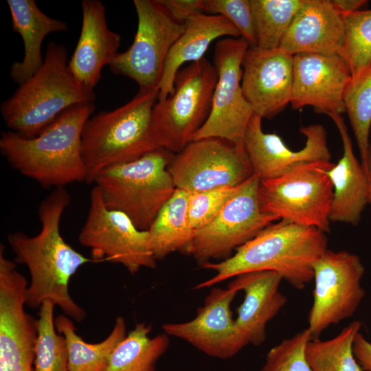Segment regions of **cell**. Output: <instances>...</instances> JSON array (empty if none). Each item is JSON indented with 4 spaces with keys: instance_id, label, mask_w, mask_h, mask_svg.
I'll list each match as a JSON object with an SVG mask.
<instances>
[{
    "instance_id": "18",
    "label": "cell",
    "mask_w": 371,
    "mask_h": 371,
    "mask_svg": "<svg viewBox=\"0 0 371 371\" xmlns=\"http://www.w3.org/2000/svg\"><path fill=\"white\" fill-rule=\"evenodd\" d=\"M242 89L254 113L271 119L290 104L293 56L279 48L249 47L243 63Z\"/></svg>"
},
{
    "instance_id": "23",
    "label": "cell",
    "mask_w": 371,
    "mask_h": 371,
    "mask_svg": "<svg viewBox=\"0 0 371 371\" xmlns=\"http://www.w3.org/2000/svg\"><path fill=\"white\" fill-rule=\"evenodd\" d=\"M183 33L172 46L164 67L159 85V100L174 91L176 74L184 63L200 60L216 39L229 36L240 37L239 31L221 15L202 13L188 19Z\"/></svg>"
},
{
    "instance_id": "9",
    "label": "cell",
    "mask_w": 371,
    "mask_h": 371,
    "mask_svg": "<svg viewBox=\"0 0 371 371\" xmlns=\"http://www.w3.org/2000/svg\"><path fill=\"white\" fill-rule=\"evenodd\" d=\"M137 30L132 45L109 65L117 75L134 80L139 90L159 89L168 54L185 29L159 0H134Z\"/></svg>"
},
{
    "instance_id": "33",
    "label": "cell",
    "mask_w": 371,
    "mask_h": 371,
    "mask_svg": "<svg viewBox=\"0 0 371 371\" xmlns=\"http://www.w3.org/2000/svg\"><path fill=\"white\" fill-rule=\"evenodd\" d=\"M310 339L308 328L283 339L269 350L260 371H313L304 352Z\"/></svg>"
},
{
    "instance_id": "28",
    "label": "cell",
    "mask_w": 371,
    "mask_h": 371,
    "mask_svg": "<svg viewBox=\"0 0 371 371\" xmlns=\"http://www.w3.org/2000/svg\"><path fill=\"white\" fill-rule=\"evenodd\" d=\"M361 324L358 320L353 321L330 339H310L304 352L312 370L363 371L352 350L354 338Z\"/></svg>"
},
{
    "instance_id": "36",
    "label": "cell",
    "mask_w": 371,
    "mask_h": 371,
    "mask_svg": "<svg viewBox=\"0 0 371 371\" xmlns=\"http://www.w3.org/2000/svg\"><path fill=\"white\" fill-rule=\"evenodd\" d=\"M176 21L184 24L190 18L205 13V0H159Z\"/></svg>"
},
{
    "instance_id": "24",
    "label": "cell",
    "mask_w": 371,
    "mask_h": 371,
    "mask_svg": "<svg viewBox=\"0 0 371 371\" xmlns=\"http://www.w3.org/2000/svg\"><path fill=\"white\" fill-rule=\"evenodd\" d=\"M12 18L13 31L23 41L24 56L14 63L10 77L19 85L30 79L42 66V44L44 38L53 32L67 30V23L43 12L34 0H7Z\"/></svg>"
},
{
    "instance_id": "14",
    "label": "cell",
    "mask_w": 371,
    "mask_h": 371,
    "mask_svg": "<svg viewBox=\"0 0 371 371\" xmlns=\"http://www.w3.org/2000/svg\"><path fill=\"white\" fill-rule=\"evenodd\" d=\"M249 43L242 37L218 41L214 61L218 74L210 113L193 141L218 137L243 143L254 111L242 89V63Z\"/></svg>"
},
{
    "instance_id": "4",
    "label": "cell",
    "mask_w": 371,
    "mask_h": 371,
    "mask_svg": "<svg viewBox=\"0 0 371 371\" xmlns=\"http://www.w3.org/2000/svg\"><path fill=\"white\" fill-rule=\"evenodd\" d=\"M68 63L67 49L49 42L40 69L1 105L2 118L11 131L33 138L67 109L93 102V91L77 80Z\"/></svg>"
},
{
    "instance_id": "19",
    "label": "cell",
    "mask_w": 371,
    "mask_h": 371,
    "mask_svg": "<svg viewBox=\"0 0 371 371\" xmlns=\"http://www.w3.org/2000/svg\"><path fill=\"white\" fill-rule=\"evenodd\" d=\"M282 280L277 272L260 271L240 274L231 281L245 293L235 319L243 348L248 344L258 346L265 341L267 324L287 302L280 291Z\"/></svg>"
},
{
    "instance_id": "30",
    "label": "cell",
    "mask_w": 371,
    "mask_h": 371,
    "mask_svg": "<svg viewBox=\"0 0 371 371\" xmlns=\"http://www.w3.org/2000/svg\"><path fill=\"white\" fill-rule=\"evenodd\" d=\"M54 307L47 300L39 308L34 371H69L66 341L56 329Z\"/></svg>"
},
{
    "instance_id": "21",
    "label": "cell",
    "mask_w": 371,
    "mask_h": 371,
    "mask_svg": "<svg viewBox=\"0 0 371 371\" xmlns=\"http://www.w3.org/2000/svg\"><path fill=\"white\" fill-rule=\"evenodd\" d=\"M344 42L342 16L330 0H303L280 48L298 54H339Z\"/></svg>"
},
{
    "instance_id": "7",
    "label": "cell",
    "mask_w": 371,
    "mask_h": 371,
    "mask_svg": "<svg viewBox=\"0 0 371 371\" xmlns=\"http://www.w3.org/2000/svg\"><path fill=\"white\" fill-rule=\"evenodd\" d=\"M217 70L205 58L181 67L174 91L159 100L151 117V133L159 148L178 153L193 141L212 109Z\"/></svg>"
},
{
    "instance_id": "26",
    "label": "cell",
    "mask_w": 371,
    "mask_h": 371,
    "mask_svg": "<svg viewBox=\"0 0 371 371\" xmlns=\"http://www.w3.org/2000/svg\"><path fill=\"white\" fill-rule=\"evenodd\" d=\"M55 327L66 341L69 371H105L115 348L126 336L123 317H117L108 337L96 344L85 341L77 334L76 328L68 316L56 317Z\"/></svg>"
},
{
    "instance_id": "34",
    "label": "cell",
    "mask_w": 371,
    "mask_h": 371,
    "mask_svg": "<svg viewBox=\"0 0 371 371\" xmlns=\"http://www.w3.org/2000/svg\"><path fill=\"white\" fill-rule=\"evenodd\" d=\"M239 186L190 193L188 218L192 228L196 230L211 221L235 194Z\"/></svg>"
},
{
    "instance_id": "20",
    "label": "cell",
    "mask_w": 371,
    "mask_h": 371,
    "mask_svg": "<svg viewBox=\"0 0 371 371\" xmlns=\"http://www.w3.org/2000/svg\"><path fill=\"white\" fill-rule=\"evenodd\" d=\"M81 9V32L68 65L77 80L93 91L102 68L109 65L118 53L121 38L109 28L101 1L83 0Z\"/></svg>"
},
{
    "instance_id": "15",
    "label": "cell",
    "mask_w": 371,
    "mask_h": 371,
    "mask_svg": "<svg viewBox=\"0 0 371 371\" xmlns=\"http://www.w3.org/2000/svg\"><path fill=\"white\" fill-rule=\"evenodd\" d=\"M262 120L254 113L243 138L254 174L260 181L279 177L304 164L330 161L327 133L322 124L302 126L300 131L306 137V144L301 150L294 151L277 134L265 133Z\"/></svg>"
},
{
    "instance_id": "3",
    "label": "cell",
    "mask_w": 371,
    "mask_h": 371,
    "mask_svg": "<svg viewBox=\"0 0 371 371\" xmlns=\"http://www.w3.org/2000/svg\"><path fill=\"white\" fill-rule=\"evenodd\" d=\"M94 110L93 102L72 106L31 139L11 131H3L1 153L14 170L44 188L55 189L74 182H86L81 135Z\"/></svg>"
},
{
    "instance_id": "39",
    "label": "cell",
    "mask_w": 371,
    "mask_h": 371,
    "mask_svg": "<svg viewBox=\"0 0 371 371\" xmlns=\"http://www.w3.org/2000/svg\"><path fill=\"white\" fill-rule=\"evenodd\" d=\"M362 167L365 171L367 183V201L368 203L371 204V146L369 148L368 153L364 160L361 162Z\"/></svg>"
},
{
    "instance_id": "27",
    "label": "cell",
    "mask_w": 371,
    "mask_h": 371,
    "mask_svg": "<svg viewBox=\"0 0 371 371\" xmlns=\"http://www.w3.org/2000/svg\"><path fill=\"white\" fill-rule=\"evenodd\" d=\"M151 330L150 324H137L115 348L105 371H155L170 340L166 333L150 338Z\"/></svg>"
},
{
    "instance_id": "2",
    "label": "cell",
    "mask_w": 371,
    "mask_h": 371,
    "mask_svg": "<svg viewBox=\"0 0 371 371\" xmlns=\"http://www.w3.org/2000/svg\"><path fill=\"white\" fill-rule=\"evenodd\" d=\"M327 246V236L322 230L280 220L238 247L233 256L204 264L202 267L215 275L195 289L211 287L244 273L272 271L301 290L313 280V265Z\"/></svg>"
},
{
    "instance_id": "22",
    "label": "cell",
    "mask_w": 371,
    "mask_h": 371,
    "mask_svg": "<svg viewBox=\"0 0 371 371\" xmlns=\"http://www.w3.org/2000/svg\"><path fill=\"white\" fill-rule=\"evenodd\" d=\"M330 118L339 132L344 148L338 162L326 171L333 187L330 221L357 225L368 203V183L365 171L357 159L347 126L341 115Z\"/></svg>"
},
{
    "instance_id": "13",
    "label": "cell",
    "mask_w": 371,
    "mask_h": 371,
    "mask_svg": "<svg viewBox=\"0 0 371 371\" xmlns=\"http://www.w3.org/2000/svg\"><path fill=\"white\" fill-rule=\"evenodd\" d=\"M365 267L347 251L326 249L313 265V302L308 315L311 339L351 317L365 295L361 280Z\"/></svg>"
},
{
    "instance_id": "32",
    "label": "cell",
    "mask_w": 371,
    "mask_h": 371,
    "mask_svg": "<svg viewBox=\"0 0 371 371\" xmlns=\"http://www.w3.org/2000/svg\"><path fill=\"white\" fill-rule=\"evenodd\" d=\"M344 102L363 161L370 147L371 65L357 78H351L344 93Z\"/></svg>"
},
{
    "instance_id": "16",
    "label": "cell",
    "mask_w": 371,
    "mask_h": 371,
    "mask_svg": "<svg viewBox=\"0 0 371 371\" xmlns=\"http://www.w3.org/2000/svg\"><path fill=\"white\" fill-rule=\"evenodd\" d=\"M238 291L231 282L227 289L212 288L192 319L166 323L162 326L164 333L187 341L210 357L221 359L234 357L243 349L231 311Z\"/></svg>"
},
{
    "instance_id": "31",
    "label": "cell",
    "mask_w": 371,
    "mask_h": 371,
    "mask_svg": "<svg viewBox=\"0 0 371 371\" xmlns=\"http://www.w3.org/2000/svg\"><path fill=\"white\" fill-rule=\"evenodd\" d=\"M341 16L344 42L340 56L349 67L351 78L355 79L371 65V9Z\"/></svg>"
},
{
    "instance_id": "29",
    "label": "cell",
    "mask_w": 371,
    "mask_h": 371,
    "mask_svg": "<svg viewBox=\"0 0 371 371\" xmlns=\"http://www.w3.org/2000/svg\"><path fill=\"white\" fill-rule=\"evenodd\" d=\"M303 0H250L257 46L279 48Z\"/></svg>"
},
{
    "instance_id": "37",
    "label": "cell",
    "mask_w": 371,
    "mask_h": 371,
    "mask_svg": "<svg viewBox=\"0 0 371 371\" xmlns=\"http://www.w3.org/2000/svg\"><path fill=\"white\" fill-rule=\"evenodd\" d=\"M355 357L363 371H371V343L358 332L353 341Z\"/></svg>"
},
{
    "instance_id": "10",
    "label": "cell",
    "mask_w": 371,
    "mask_h": 371,
    "mask_svg": "<svg viewBox=\"0 0 371 371\" xmlns=\"http://www.w3.org/2000/svg\"><path fill=\"white\" fill-rule=\"evenodd\" d=\"M78 241L90 249L95 262L107 260L120 264L131 274L144 267H156L148 230L138 229L125 214L109 209L97 186L91 190L88 214Z\"/></svg>"
},
{
    "instance_id": "35",
    "label": "cell",
    "mask_w": 371,
    "mask_h": 371,
    "mask_svg": "<svg viewBox=\"0 0 371 371\" xmlns=\"http://www.w3.org/2000/svg\"><path fill=\"white\" fill-rule=\"evenodd\" d=\"M205 13L227 19L250 47L257 46V36L250 0H205Z\"/></svg>"
},
{
    "instance_id": "6",
    "label": "cell",
    "mask_w": 371,
    "mask_h": 371,
    "mask_svg": "<svg viewBox=\"0 0 371 371\" xmlns=\"http://www.w3.org/2000/svg\"><path fill=\"white\" fill-rule=\"evenodd\" d=\"M174 155L158 148L100 173L94 183L106 206L125 214L138 229L148 230L176 190L168 170Z\"/></svg>"
},
{
    "instance_id": "25",
    "label": "cell",
    "mask_w": 371,
    "mask_h": 371,
    "mask_svg": "<svg viewBox=\"0 0 371 371\" xmlns=\"http://www.w3.org/2000/svg\"><path fill=\"white\" fill-rule=\"evenodd\" d=\"M190 193L176 189L149 227L150 244L156 260L176 251H186L194 229L188 218Z\"/></svg>"
},
{
    "instance_id": "17",
    "label": "cell",
    "mask_w": 371,
    "mask_h": 371,
    "mask_svg": "<svg viewBox=\"0 0 371 371\" xmlns=\"http://www.w3.org/2000/svg\"><path fill=\"white\" fill-rule=\"evenodd\" d=\"M351 80L339 54H298L293 56V81L290 104L293 109L313 106L328 116L346 112L344 96Z\"/></svg>"
},
{
    "instance_id": "11",
    "label": "cell",
    "mask_w": 371,
    "mask_h": 371,
    "mask_svg": "<svg viewBox=\"0 0 371 371\" xmlns=\"http://www.w3.org/2000/svg\"><path fill=\"white\" fill-rule=\"evenodd\" d=\"M258 177L254 175L242 184L221 211L208 223L194 230L185 253L201 267L212 259H227L270 224L276 216L263 213L260 207Z\"/></svg>"
},
{
    "instance_id": "38",
    "label": "cell",
    "mask_w": 371,
    "mask_h": 371,
    "mask_svg": "<svg viewBox=\"0 0 371 371\" xmlns=\"http://www.w3.org/2000/svg\"><path fill=\"white\" fill-rule=\"evenodd\" d=\"M333 8L341 15L347 14L359 10L368 3L366 0H330Z\"/></svg>"
},
{
    "instance_id": "8",
    "label": "cell",
    "mask_w": 371,
    "mask_h": 371,
    "mask_svg": "<svg viewBox=\"0 0 371 371\" xmlns=\"http://www.w3.org/2000/svg\"><path fill=\"white\" fill-rule=\"evenodd\" d=\"M330 161L302 164L279 177L260 181L258 197L263 213L278 220L330 232L333 184Z\"/></svg>"
},
{
    "instance_id": "5",
    "label": "cell",
    "mask_w": 371,
    "mask_h": 371,
    "mask_svg": "<svg viewBox=\"0 0 371 371\" xmlns=\"http://www.w3.org/2000/svg\"><path fill=\"white\" fill-rule=\"evenodd\" d=\"M159 89L139 90L132 100L112 111L91 116L81 135L86 183H94L104 170L136 160L158 149L151 133L153 109Z\"/></svg>"
},
{
    "instance_id": "12",
    "label": "cell",
    "mask_w": 371,
    "mask_h": 371,
    "mask_svg": "<svg viewBox=\"0 0 371 371\" xmlns=\"http://www.w3.org/2000/svg\"><path fill=\"white\" fill-rule=\"evenodd\" d=\"M168 170L175 188L189 193L238 186L254 175L243 142L218 137L192 141L173 155Z\"/></svg>"
},
{
    "instance_id": "1",
    "label": "cell",
    "mask_w": 371,
    "mask_h": 371,
    "mask_svg": "<svg viewBox=\"0 0 371 371\" xmlns=\"http://www.w3.org/2000/svg\"><path fill=\"white\" fill-rule=\"evenodd\" d=\"M70 201L65 188L54 189L38 207L39 233L28 236L16 232L9 234L7 238L15 254V262L25 265L30 272L26 304L36 308L51 301L67 316L80 322L86 312L71 298L69 284L82 265L95 262L74 249L61 236V218Z\"/></svg>"
}]
</instances>
